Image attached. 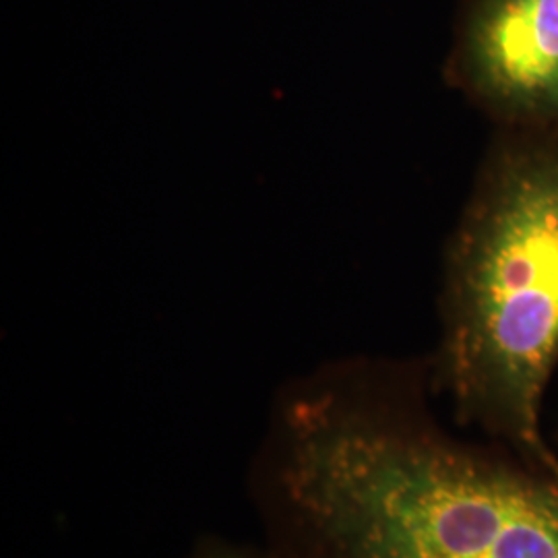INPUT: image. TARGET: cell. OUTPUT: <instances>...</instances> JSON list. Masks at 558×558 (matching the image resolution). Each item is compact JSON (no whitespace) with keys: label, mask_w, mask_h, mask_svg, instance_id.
<instances>
[{"label":"cell","mask_w":558,"mask_h":558,"mask_svg":"<svg viewBox=\"0 0 558 558\" xmlns=\"http://www.w3.org/2000/svg\"><path fill=\"white\" fill-rule=\"evenodd\" d=\"M426 373L360 364L296 389L279 493L306 558H558V470L430 412Z\"/></svg>","instance_id":"6da1fadb"},{"label":"cell","mask_w":558,"mask_h":558,"mask_svg":"<svg viewBox=\"0 0 558 558\" xmlns=\"http://www.w3.org/2000/svg\"><path fill=\"white\" fill-rule=\"evenodd\" d=\"M430 380L463 428L558 470V133L493 129L447 240Z\"/></svg>","instance_id":"7a4b0ae2"},{"label":"cell","mask_w":558,"mask_h":558,"mask_svg":"<svg viewBox=\"0 0 558 558\" xmlns=\"http://www.w3.org/2000/svg\"><path fill=\"white\" fill-rule=\"evenodd\" d=\"M445 80L493 129L558 133V0H470Z\"/></svg>","instance_id":"3957f363"},{"label":"cell","mask_w":558,"mask_h":558,"mask_svg":"<svg viewBox=\"0 0 558 558\" xmlns=\"http://www.w3.org/2000/svg\"><path fill=\"white\" fill-rule=\"evenodd\" d=\"M203 558H244L240 557L239 553H234V550H226V548H221V550H211V553H207Z\"/></svg>","instance_id":"277c9868"}]
</instances>
